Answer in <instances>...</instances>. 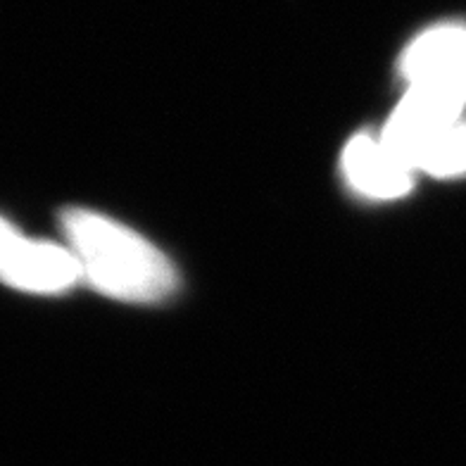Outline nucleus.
I'll use <instances>...</instances> for the list:
<instances>
[{"label": "nucleus", "instance_id": "39448f33", "mask_svg": "<svg viewBox=\"0 0 466 466\" xmlns=\"http://www.w3.org/2000/svg\"><path fill=\"white\" fill-rule=\"evenodd\" d=\"M343 174L348 184L371 200H398L410 193L414 169L380 141V136L360 134L345 146Z\"/></svg>", "mask_w": 466, "mask_h": 466}, {"label": "nucleus", "instance_id": "f257e3e1", "mask_svg": "<svg viewBox=\"0 0 466 466\" xmlns=\"http://www.w3.org/2000/svg\"><path fill=\"white\" fill-rule=\"evenodd\" d=\"M62 231L84 281L112 300L157 302L177 289L165 252L119 221L76 208L62 215Z\"/></svg>", "mask_w": 466, "mask_h": 466}, {"label": "nucleus", "instance_id": "423d86ee", "mask_svg": "<svg viewBox=\"0 0 466 466\" xmlns=\"http://www.w3.org/2000/svg\"><path fill=\"white\" fill-rule=\"evenodd\" d=\"M419 172L433 178H454L466 174V122L442 131L419 162Z\"/></svg>", "mask_w": 466, "mask_h": 466}, {"label": "nucleus", "instance_id": "f03ea898", "mask_svg": "<svg viewBox=\"0 0 466 466\" xmlns=\"http://www.w3.org/2000/svg\"><path fill=\"white\" fill-rule=\"evenodd\" d=\"M464 107V100L445 86H410L380 131V141L419 172L423 153L442 131L461 122Z\"/></svg>", "mask_w": 466, "mask_h": 466}, {"label": "nucleus", "instance_id": "7ed1b4c3", "mask_svg": "<svg viewBox=\"0 0 466 466\" xmlns=\"http://www.w3.org/2000/svg\"><path fill=\"white\" fill-rule=\"evenodd\" d=\"M0 274L7 286L36 295L62 293L84 281L79 259L67 243L29 238L10 221H3L0 231Z\"/></svg>", "mask_w": 466, "mask_h": 466}, {"label": "nucleus", "instance_id": "20e7f679", "mask_svg": "<svg viewBox=\"0 0 466 466\" xmlns=\"http://www.w3.org/2000/svg\"><path fill=\"white\" fill-rule=\"evenodd\" d=\"M400 69L410 86H445L466 103V25L450 22L419 34Z\"/></svg>", "mask_w": 466, "mask_h": 466}]
</instances>
